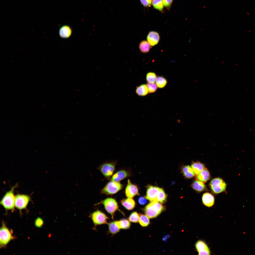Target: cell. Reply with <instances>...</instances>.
<instances>
[{
	"label": "cell",
	"mask_w": 255,
	"mask_h": 255,
	"mask_svg": "<svg viewBox=\"0 0 255 255\" xmlns=\"http://www.w3.org/2000/svg\"><path fill=\"white\" fill-rule=\"evenodd\" d=\"M128 219L130 222L134 223L138 222L139 221V215L136 212H133L130 214Z\"/></svg>",
	"instance_id": "cell-31"
},
{
	"label": "cell",
	"mask_w": 255,
	"mask_h": 255,
	"mask_svg": "<svg viewBox=\"0 0 255 255\" xmlns=\"http://www.w3.org/2000/svg\"><path fill=\"white\" fill-rule=\"evenodd\" d=\"M210 188L215 193L218 194L224 191L227 185L223 179L219 178L212 179L209 183Z\"/></svg>",
	"instance_id": "cell-8"
},
{
	"label": "cell",
	"mask_w": 255,
	"mask_h": 255,
	"mask_svg": "<svg viewBox=\"0 0 255 255\" xmlns=\"http://www.w3.org/2000/svg\"><path fill=\"white\" fill-rule=\"evenodd\" d=\"M142 4L145 7H150L152 3V0H140Z\"/></svg>",
	"instance_id": "cell-35"
},
{
	"label": "cell",
	"mask_w": 255,
	"mask_h": 255,
	"mask_svg": "<svg viewBox=\"0 0 255 255\" xmlns=\"http://www.w3.org/2000/svg\"><path fill=\"white\" fill-rule=\"evenodd\" d=\"M156 82L157 87L160 88H163L165 87L167 83V81L166 79L162 76L157 77Z\"/></svg>",
	"instance_id": "cell-25"
},
{
	"label": "cell",
	"mask_w": 255,
	"mask_h": 255,
	"mask_svg": "<svg viewBox=\"0 0 255 255\" xmlns=\"http://www.w3.org/2000/svg\"><path fill=\"white\" fill-rule=\"evenodd\" d=\"M118 227L120 229H127L130 228L131 224L129 220L125 219L115 221Z\"/></svg>",
	"instance_id": "cell-23"
},
{
	"label": "cell",
	"mask_w": 255,
	"mask_h": 255,
	"mask_svg": "<svg viewBox=\"0 0 255 255\" xmlns=\"http://www.w3.org/2000/svg\"><path fill=\"white\" fill-rule=\"evenodd\" d=\"M18 185L17 184L12 187L9 190L6 192L0 201V204L6 211L10 210L13 212L15 210L14 191Z\"/></svg>",
	"instance_id": "cell-1"
},
{
	"label": "cell",
	"mask_w": 255,
	"mask_h": 255,
	"mask_svg": "<svg viewBox=\"0 0 255 255\" xmlns=\"http://www.w3.org/2000/svg\"><path fill=\"white\" fill-rule=\"evenodd\" d=\"M43 219L41 217H38L35 220L34 224L35 227L38 228H42L44 224Z\"/></svg>",
	"instance_id": "cell-32"
},
{
	"label": "cell",
	"mask_w": 255,
	"mask_h": 255,
	"mask_svg": "<svg viewBox=\"0 0 255 255\" xmlns=\"http://www.w3.org/2000/svg\"><path fill=\"white\" fill-rule=\"evenodd\" d=\"M131 175L130 172L129 171L124 169L121 170L113 175L111 180L115 182H119L121 180Z\"/></svg>",
	"instance_id": "cell-13"
},
{
	"label": "cell",
	"mask_w": 255,
	"mask_h": 255,
	"mask_svg": "<svg viewBox=\"0 0 255 255\" xmlns=\"http://www.w3.org/2000/svg\"><path fill=\"white\" fill-rule=\"evenodd\" d=\"M116 164V161L106 162L101 165L98 169L106 179H109L113 175Z\"/></svg>",
	"instance_id": "cell-5"
},
{
	"label": "cell",
	"mask_w": 255,
	"mask_h": 255,
	"mask_svg": "<svg viewBox=\"0 0 255 255\" xmlns=\"http://www.w3.org/2000/svg\"><path fill=\"white\" fill-rule=\"evenodd\" d=\"M110 232L112 234H115L119 232L120 229L116 224L115 221L111 222L108 224Z\"/></svg>",
	"instance_id": "cell-27"
},
{
	"label": "cell",
	"mask_w": 255,
	"mask_h": 255,
	"mask_svg": "<svg viewBox=\"0 0 255 255\" xmlns=\"http://www.w3.org/2000/svg\"><path fill=\"white\" fill-rule=\"evenodd\" d=\"M136 93L139 96H145L147 95L149 93L147 85L142 84L137 87Z\"/></svg>",
	"instance_id": "cell-21"
},
{
	"label": "cell",
	"mask_w": 255,
	"mask_h": 255,
	"mask_svg": "<svg viewBox=\"0 0 255 255\" xmlns=\"http://www.w3.org/2000/svg\"><path fill=\"white\" fill-rule=\"evenodd\" d=\"M100 204L103 205L106 210L111 215L112 218L115 212L119 208L118 204L116 200L112 198H107L97 204Z\"/></svg>",
	"instance_id": "cell-7"
},
{
	"label": "cell",
	"mask_w": 255,
	"mask_h": 255,
	"mask_svg": "<svg viewBox=\"0 0 255 255\" xmlns=\"http://www.w3.org/2000/svg\"><path fill=\"white\" fill-rule=\"evenodd\" d=\"M139 215V222L140 224L143 227L147 226L149 223V217L146 215L141 214Z\"/></svg>",
	"instance_id": "cell-26"
},
{
	"label": "cell",
	"mask_w": 255,
	"mask_h": 255,
	"mask_svg": "<svg viewBox=\"0 0 255 255\" xmlns=\"http://www.w3.org/2000/svg\"><path fill=\"white\" fill-rule=\"evenodd\" d=\"M210 178L209 173L208 170L204 168L197 176V179L203 182H205L208 181Z\"/></svg>",
	"instance_id": "cell-18"
},
{
	"label": "cell",
	"mask_w": 255,
	"mask_h": 255,
	"mask_svg": "<svg viewBox=\"0 0 255 255\" xmlns=\"http://www.w3.org/2000/svg\"><path fill=\"white\" fill-rule=\"evenodd\" d=\"M164 208L160 202L154 201L151 202L144 208L145 213L149 218H153L158 215L164 210Z\"/></svg>",
	"instance_id": "cell-3"
},
{
	"label": "cell",
	"mask_w": 255,
	"mask_h": 255,
	"mask_svg": "<svg viewBox=\"0 0 255 255\" xmlns=\"http://www.w3.org/2000/svg\"><path fill=\"white\" fill-rule=\"evenodd\" d=\"M195 246L199 255H210V249L204 241L199 240L196 243Z\"/></svg>",
	"instance_id": "cell-12"
},
{
	"label": "cell",
	"mask_w": 255,
	"mask_h": 255,
	"mask_svg": "<svg viewBox=\"0 0 255 255\" xmlns=\"http://www.w3.org/2000/svg\"><path fill=\"white\" fill-rule=\"evenodd\" d=\"M146 199L145 197H140L138 199V202L141 205H144L146 204L147 202Z\"/></svg>",
	"instance_id": "cell-36"
},
{
	"label": "cell",
	"mask_w": 255,
	"mask_h": 255,
	"mask_svg": "<svg viewBox=\"0 0 255 255\" xmlns=\"http://www.w3.org/2000/svg\"><path fill=\"white\" fill-rule=\"evenodd\" d=\"M91 217L93 222L95 225L106 224L108 217L102 212L97 210L91 215Z\"/></svg>",
	"instance_id": "cell-9"
},
{
	"label": "cell",
	"mask_w": 255,
	"mask_h": 255,
	"mask_svg": "<svg viewBox=\"0 0 255 255\" xmlns=\"http://www.w3.org/2000/svg\"><path fill=\"white\" fill-rule=\"evenodd\" d=\"M15 238L13 235V231L9 229L3 221L0 230V248H5L9 242Z\"/></svg>",
	"instance_id": "cell-2"
},
{
	"label": "cell",
	"mask_w": 255,
	"mask_h": 255,
	"mask_svg": "<svg viewBox=\"0 0 255 255\" xmlns=\"http://www.w3.org/2000/svg\"><path fill=\"white\" fill-rule=\"evenodd\" d=\"M149 93L155 92L157 89V86L155 83H148L147 84Z\"/></svg>",
	"instance_id": "cell-33"
},
{
	"label": "cell",
	"mask_w": 255,
	"mask_h": 255,
	"mask_svg": "<svg viewBox=\"0 0 255 255\" xmlns=\"http://www.w3.org/2000/svg\"><path fill=\"white\" fill-rule=\"evenodd\" d=\"M166 194L163 189L160 188L157 198V201L162 203L166 201Z\"/></svg>",
	"instance_id": "cell-29"
},
{
	"label": "cell",
	"mask_w": 255,
	"mask_h": 255,
	"mask_svg": "<svg viewBox=\"0 0 255 255\" xmlns=\"http://www.w3.org/2000/svg\"><path fill=\"white\" fill-rule=\"evenodd\" d=\"M160 39V37L158 33L154 31L150 32L147 37V41L151 46H152L157 45Z\"/></svg>",
	"instance_id": "cell-14"
},
{
	"label": "cell",
	"mask_w": 255,
	"mask_h": 255,
	"mask_svg": "<svg viewBox=\"0 0 255 255\" xmlns=\"http://www.w3.org/2000/svg\"><path fill=\"white\" fill-rule=\"evenodd\" d=\"M157 77V76L154 72H149L146 75V80L148 83H153L156 82Z\"/></svg>",
	"instance_id": "cell-28"
},
{
	"label": "cell",
	"mask_w": 255,
	"mask_h": 255,
	"mask_svg": "<svg viewBox=\"0 0 255 255\" xmlns=\"http://www.w3.org/2000/svg\"><path fill=\"white\" fill-rule=\"evenodd\" d=\"M202 201L203 204L205 206L210 207L214 204V198L213 196L208 193H204L202 197Z\"/></svg>",
	"instance_id": "cell-15"
},
{
	"label": "cell",
	"mask_w": 255,
	"mask_h": 255,
	"mask_svg": "<svg viewBox=\"0 0 255 255\" xmlns=\"http://www.w3.org/2000/svg\"><path fill=\"white\" fill-rule=\"evenodd\" d=\"M151 46L148 41L143 40L140 42L139 45V48L142 52L146 53L149 51Z\"/></svg>",
	"instance_id": "cell-24"
},
{
	"label": "cell",
	"mask_w": 255,
	"mask_h": 255,
	"mask_svg": "<svg viewBox=\"0 0 255 255\" xmlns=\"http://www.w3.org/2000/svg\"><path fill=\"white\" fill-rule=\"evenodd\" d=\"M123 187V185L119 182L111 181L108 182L102 189L101 193L107 195L115 194L120 190Z\"/></svg>",
	"instance_id": "cell-6"
},
{
	"label": "cell",
	"mask_w": 255,
	"mask_h": 255,
	"mask_svg": "<svg viewBox=\"0 0 255 255\" xmlns=\"http://www.w3.org/2000/svg\"><path fill=\"white\" fill-rule=\"evenodd\" d=\"M191 186L193 189L200 192L204 191L207 189L206 186L203 182L199 180L194 181L191 184Z\"/></svg>",
	"instance_id": "cell-19"
},
{
	"label": "cell",
	"mask_w": 255,
	"mask_h": 255,
	"mask_svg": "<svg viewBox=\"0 0 255 255\" xmlns=\"http://www.w3.org/2000/svg\"><path fill=\"white\" fill-rule=\"evenodd\" d=\"M120 202L125 208L129 210L133 209L136 205L135 202L133 198H124L121 200Z\"/></svg>",
	"instance_id": "cell-16"
},
{
	"label": "cell",
	"mask_w": 255,
	"mask_h": 255,
	"mask_svg": "<svg viewBox=\"0 0 255 255\" xmlns=\"http://www.w3.org/2000/svg\"><path fill=\"white\" fill-rule=\"evenodd\" d=\"M125 194L127 197L131 198L139 195L137 186L132 183L129 179L125 189Z\"/></svg>",
	"instance_id": "cell-10"
},
{
	"label": "cell",
	"mask_w": 255,
	"mask_h": 255,
	"mask_svg": "<svg viewBox=\"0 0 255 255\" xmlns=\"http://www.w3.org/2000/svg\"><path fill=\"white\" fill-rule=\"evenodd\" d=\"M160 189L157 187L149 186L147 187L145 197L151 202L157 201V198Z\"/></svg>",
	"instance_id": "cell-11"
},
{
	"label": "cell",
	"mask_w": 255,
	"mask_h": 255,
	"mask_svg": "<svg viewBox=\"0 0 255 255\" xmlns=\"http://www.w3.org/2000/svg\"><path fill=\"white\" fill-rule=\"evenodd\" d=\"M182 171L184 175L186 178H190L194 177L195 174L191 167L185 166L183 167Z\"/></svg>",
	"instance_id": "cell-22"
},
{
	"label": "cell",
	"mask_w": 255,
	"mask_h": 255,
	"mask_svg": "<svg viewBox=\"0 0 255 255\" xmlns=\"http://www.w3.org/2000/svg\"><path fill=\"white\" fill-rule=\"evenodd\" d=\"M152 4L155 8L161 12L163 11L164 5L162 0H153Z\"/></svg>",
	"instance_id": "cell-30"
},
{
	"label": "cell",
	"mask_w": 255,
	"mask_h": 255,
	"mask_svg": "<svg viewBox=\"0 0 255 255\" xmlns=\"http://www.w3.org/2000/svg\"><path fill=\"white\" fill-rule=\"evenodd\" d=\"M72 32V30L70 27L65 25L60 27L59 31V34L61 38H66L70 37Z\"/></svg>",
	"instance_id": "cell-17"
},
{
	"label": "cell",
	"mask_w": 255,
	"mask_h": 255,
	"mask_svg": "<svg viewBox=\"0 0 255 255\" xmlns=\"http://www.w3.org/2000/svg\"><path fill=\"white\" fill-rule=\"evenodd\" d=\"M191 167L195 174L197 175L204 168V166L203 164L199 162H193Z\"/></svg>",
	"instance_id": "cell-20"
},
{
	"label": "cell",
	"mask_w": 255,
	"mask_h": 255,
	"mask_svg": "<svg viewBox=\"0 0 255 255\" xmlns=\"http://www.w3.org/2000/svg\"><path fill=\"white\" fill-rule=\"evenodd\" d=\"M173 0H162L164 5L168 9L170 7Z\"/></svg>",
	"instance_id": "cell-34"
},
{
	"label": "cell",
	"mask_w": 255,
	"mask_h": 255,
	"mask_svg": "<svg viewBox=\"0 0 255 255\" xmlns=\"http://www.w3.org/2000/svg\"><path fill=\"white\" fill-rule=\"evenodd\" d=\"M31 200L30 196L26 194H18L15 195V207L18 210L21 215L22 210L26 209Z\"/></svg>",
	"instance_id": "cell-4"
}]
</instances>
